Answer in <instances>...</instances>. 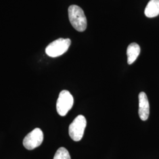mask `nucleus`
<instances>
[{
	"mask_svg": "<svg viewBox=\"0 0 159 159\" xmlns=\"http://www.w3.org/2000/svg\"><path fill=\"white\" fill-rule=\"evenodd\" d=\"M70 22L75 30L83 32L87 29V18L83 9L79 6L71 5L68 9Z\"/></svg>",
	"mask_w": 159,
	"mask_h": 159,
	"instance_id": "1",
	"label": "nucleus"
},
{
	"mask_svg": "<svg viewBox=\"0 0 159 159\" xmlns=\"http://www.w3.org/2000/svg\"><path fill=\"white\" fill-rule=\"evenodd\" d=\"M71 43V40L69 39H58L51 42L46 47V54L49 57H59L68 50Z\"/></svg>",
	"mask_w": 159,
	"mask_h": 159,
	"instance_id": "2",
	"label": "nucleus"
},
{
	"mask_svg": "<svg viewBox=\"0 0 159 159\" xmlns=\"http://www.w3.org/2000/svg\"><path fill=\"white\" fill-rule=\"evenodd\" d=\"M86 125L87 121L84 116H77L69 126L68 133L70 137L75 142L81 140L84 135Z\"/></svg>",
	"mask_w": 159,
	"mask_h": 159,
	"instance_id": "3",
	"label": "nucleus"
},
{
	"mask_svg": "<svg viewBox=\"0 0 159 159\" xmlns=\"http://www.w3.org/2000/svg\"><path fill=\"white\" fill-rule=\"evenodd\" d=\"M74 103L73 97L67 90L61 91L57 100V113L61 116H65L72 108Z\"/></svg>",
	"mask_w": 159,
	"mask_h": 159,
	"instance_id": "4",
	"label": "nucleus"
},
{
	"mask_svg": "<svg viewBox=\"0 0 159 159\" xmlns=\"http://www.w3.org/2000/svg\"><path fill=\"white\" fill-rule=\"evenodd\" d=\"M44 139V135L42 130L39 128H35L31 131L23 140V145L28 150H33L39 147Z\"/></svg>",
	"mask_w": 159,
	"mask_h": 159,
	"instance_id": "5",
	"label": "nucleus"
},
{
	"mask_svg": "<svg viewBox=\"0 0 159 159\" xmlns=\"http://www.w3.org/2000/svg\"><path fill=\"white\" fill-rule=\"evenodd\" d=\"M139 115L140 119L146 121L150 113V106L148 97L145 93L141 92L139 95Z\"/></svg>",
	"mask_w": 159,
	"mask_h": 159,
	"instance_id": "6",
	"label": "nucleus"
},
{
	"mask_svg": "<svg viewBox=\"0 0 159 159\" xmlns=\"http://www.w3.org/2000/svg\"><path fill=\"white\" fill-rule=\"evenodd\" d=\"M140 52V47L139 44L136 43H131L128 46L127 49V63L129 64H131L134 63Z\"/></svg>",
	"mask_w": 159,
	"mask_h": 159,
	"instance_id": "7",
	"label": "nucleus"
},
{
	"mask_svg": "<svg viewBox=\"0 0 159 159\" xmlns=\"http://www.w3.org/2000/svg\"><path fill=\"white\" fill-rule=\"evenodd\" d=\"M144 14L148 18L157 17L159 14V0H150L145 8Z\"/></svg>",
	"mask_w": 159,
	"mask_h": 159,
	"instance_id": "8",
	"label": "nucleus"
},
{
	"mask_svg": "<svg viewBox=\"0 0 159 159\" xmlns=\"http://www.w3.org/2000/svg\"><path fill=\"white\" fill-rule=\"evenodd\" d=\"M53 159H71V157L68 150L62 147L57 150Z\"/></svg>",
	"mask_w": 159,
	"mask_h": 159,
	"instance_id": "9",
	"label": "nucleus"
}]
</instances>
